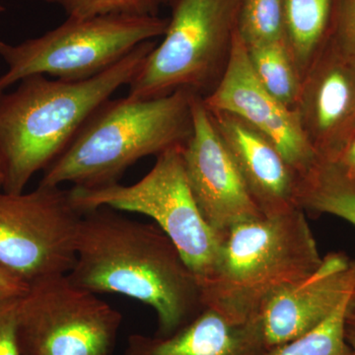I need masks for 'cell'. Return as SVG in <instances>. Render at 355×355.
<instances>
[{
    "mask_svg": "<svg viewBox=\"0 0 355 355\" xmlns=\"http://www.w3.org/2000/svg\"><path fill=\"white\" fill-rule=\"evenodd\" d=\"M335 0H282L284 40L301 79L330 38Z\"/></svg>",
    "mask_w": 355,
    "mask_h": 355,
    "instance_id": "cell-16",
    "label": "cell"
},
{
    "mask_svg": "<svg viewBox=\"0 0 355 355\" xmlns=\"http://www.w3.org/2000/svg\"><path fill=\"white\" fill-rule=\"evenodd\" d=\"M239 6L240 0H171L163 40L128 84V97L153 99L180 89L209 95L228 64Z\"/></svg>",
    "mask_w": 355,
    "mask_h": 355,
    "instance_id": "cell-6",
    "label": "cell"
},
{
    "mask_svg": "<svg viewBox=\"0 0 355 355\" xmlns=\"http://www.w3.org/2000/svg\"><path fill=\"white\" fill-rule=\"evenodd\" d=\"M246 49L250 64L261 85L280 103L294 110L302 79L284 40Z\"/></svg>",
    "mask_w": 355,
    "mask_h": 355,
    "instance_id": "cell-18",
    "label": "cell"
},
{
    "mask_svg": "<svg viewBox=\"0 0 355 355\" xmlns=\"http://www.w3.org/2000/svg\"><path fill=\"white\" fill-rule=\"evenodd\" d=\"M69 279L96 294L114 293L153 308L157 336L176 333L205 306L197 275L156 225L101 207L84 212Z\"/></svg>",
    "mask_w": 355,
    "mask_h": 355,
    "instance_id": "cell-1",
    "label": "cell"
},
{
    "mask_svg": "<svg viewBox=\"0 0 355 355\" xmlns=\"http://www.w3.org/2000/svg\"><path fill=\"white\" fill-rule=\"evenodd\" d=\"M345 340L355 355V299L347 311L345 320Z\"/></svg>",
    "mask_w": 355,
    "mask_h": 355,
    "instance_id": "cell-26",
    "label": "cell"
},
{
    "mask_svg": "<svg viewBox=\"0 0 355 355\" xmlns=\"http://www.w3.org/2000/svg\"><path fill=\"white\" fill-rule=\"evenodd\" d=\"M83 216L70 190L62 187L0 191V266L28 284L67 275L76 261Z\"/></svg>",
    "mask_w": 355,
    "mask_h": 355,
    "instance_id": "cell-9",
    "label": "cell"
},
{
    "mask_svg": "<svg viewBox=\"0 0 355 355\" xmlns=\"http://www.w3.org/2000/svg\"><path fill=\"white\" fill-rule=\"evenodd\" d=\"M120 311L67 275L32 282L18 306L21 355H112Z\"/></svg>",
    "mask_w": 355,
    "mask_h": 355,
    "instance_id": "cell-8",
    "label": "cell"
},
{
    "mask_svg": "<svg viewBox=\"0 0 355 355\" xmlns=\"http://www.w3.org/2000/svg\"><path fill=\"white\" fill-rule=\"evenodd\" d=\"M207 110L250 196L263 216H279L299 209L300 175L277 146L237 116Z\"/></svg>",
    "mask_w": 355,
    "mask_h": 355,
    "instance_id": "cell-14",
    "label": "cell"
},
{
    "mask_svg": "<svg viewBox=\"0 0 355 355\" xmlns=\"http://www.w3.org/2000/svg\"><path fill=\"white\" fill-rule=\"evenodd\" d=\"M202 99L207 109L233 114L268 137L300 177L316 164L297 114L261 85L237 32L220 80Z\"/></svg>",
    "mask_w": 355,
    "mask_h": 355,
    "instance_id": "cell-11",
    "label": "cell"
},
{
    "mask_svg": "<svg viewBox=\"0 0 355 355\" xmlns=\"http://www.w3.org/2000/svg\"><path fill=\"white\" fill-rule=\"evenodd\" d=\"M336 163L347 176L355 178V139L350 142Z\"/></svg>",
    "mask_w": 355,
    "mask_h": 355,
    "instance_id": "cell-25",
    "label": "cell"
},
{
    "mask_svg": "<svg viewBox=\"0 0 355 355\" xmlns=\"http://www.w3.org/2000/svg\"><path fill=\"white\" fill-rule=\"evenodd\" d=\"M237 34L246 46L282 41V0H240Z\"/></svg>",
    "mask_w": 355,
    "mask_h": 355,
    "instance_id": "cell-20",
    "label": "cell"
},
{
    "mask_svg": "<svg viewBox=\"0 0 355 355\" xmlns=\"http://www.w3.org/2000/svg\"><path fill=\"white\" fill-rule=\"evenodd\" d=\"M195 95L180 89L153 99L107 100L44 170L39 184L92 189L120 183L140 159L183 147L193 133Z\"/></svg>",
    "mask_w": 355,
    "mask_h": 355,
    "instance_id": "cell-3",
    "label": "cell"
},
{
    "mask_svg": "<svg viewBox=\"0 0 355 355\" xmlns=\"http://www.w3.org/2000/svg\"><path fill=\"white\" fill-rule=\"evenodd\" d=\"M193 133L181 148L182 158L205 220L221 236L236 224L263 216L198 94L193 99Z\"/></svg>",
    "mask_w": 355,
    "mask_h": 355,
    "instance_id": "cell-10",
    "label": "cell"
},
{
    "mask_svg": "<svg viewBox=\"0 0 355 355\" xmlns=\"http://www.w3.org/2000/svg\"><path fill=\"white\" fill-rule=\"evenodd\" d=\"M4 184V165L2 161L1 155H0V191L3 188Z\"/></svg>",
    "mask_w": 355,
    "mask_h": 355,
    "instance_id": "cell-27",
    "label": "cell"
},
{
    "mask_svg": "<svg viewBox=\"0 0 355 355\" xmlns=\"http://www.w3.org/2000/svg\"><path fill=\"white\" fill-rule=\"evenodd\" d=\"M266 350L261 316L234 323L205 308L171 336L130 335L123 355H265Z\"/></svg>",
    "mask_w": 355,
    "mask_h": 355,
    "instance_id": "cell-15",
    "label": "cell"
},
{
    "mask_svg": "<svg viewBox=\"0 0 355 355\" xmlns=\"http://www.w3.org/2000/svg\"><path fill=\"white\" fill-rule=\"evenodd\" d=\"M322 261L304 210L236 224L221 235L216 263L200 282L203 306L234 323L250 321Z\"/></svg>",
    "mask_w": 355,
    "mask_h": 355,
    "instance_id": "cell-4",
    "label": "cell"
},
{
    "mask_svg": "<svg viewBox=\"0 0 355 355\" xmlns=\"http://www.w3.org/2000/svg\"><path fill=\"white\" fill-rule=\"evenodd\" d=\"M155 44H139L111 69L87 80L64 81L39 74L0 93L2 191L23 193L37 173L64 153L96 110L128 86Z\"/></svg>",
    "mask_w": 355,
    "mask_h": 355,
    "instance_id": "cell-2",
    "label": "cell"
},
{
    "mask_svg": "<svg viewBox=\"0 0 355 355\" xmlns=\"http://www.w3.org/2000/svg\"><path fill=\"white\" fill-rule=\"evenodd\" d=\"M182 147L157 156L150 171L132 184L70 189L72 202L83 214L107 207L153 219L178 248L198 282L216 263L221 236L203 218L184 173Z\"/></svg>",
    "mask_w": 355,
    "mask_h": 355,
    "instance_id": "cell-7",
    "label": "cell"
},
{
    "mask_svg": "<svg viewBox=\"0 0 355 355\" xmlns=\"http://www.w3.org/2000/svg\"><path fill=\"white\" fill-rule=\"evenodd\" d=\"M169 18L107 14L69 17L62 25L18 44L0 41L6 70L0 93L32 76L83 81L99 76L139 44L164 36Z\"/></svg>",
    "mask_w": 355,
    "mask_h": 355,
    "instance_id": "cell-5",
    "label": "cell"
},
{
    "mask_svg": "<svg viewBox=\"0 0 355 355\" xmlns=\"http://www.w3.org/2000/svg\"><path fill=\"white\" fill-rule=\"evenodd\" d=\"M354 294L347 296L335 312L314 330L268 349L265 355H354L345 336V316L354 302Z\"/></svg>",
    "mask_w": 355,
    "mask_h": 355,
    "instance_id": "cell-19",
    "label": "cell"
},
{
    "mask_svg": "<svg viewBox=\"0 0 355 355\" xmlns=\"http://www.w3.org/2000/svg\"><path fill=\"white\" fill-rule=\"evenodd\" d=\"M60 7L69 17L88 18L107 14L156 16L171 0H41Z\"/></svg>",
    "mask_w": 355,
    "mask_h": 355,
    "instance_id": "cell-21",
    "label": "cell"
},
{
    "mask_svg": "<svg viewBox=\"0 0 355 355\" xmlns=\"http://www.w3.org/2000/svg\"><path fill=\"white\" fill-rule=\"evenodd\" d=\"M19 300L0 298V355H21L17 334Z\"/></svg>",
    "mask_w": 355,
    "mask_h": 355,
    "instance_id": "cell-23",
    "label": "cell"
},
{
    "mask_svg": "<svg viewBox=\"0 0 355 355\" xmlns=\"http://www.w3.org/2000/svg\"><path fill=\"white\" fill-rule=\"evenodd\" d=\"M29 284L0 266V298L21 297Z\"/></svg>",
    "mask_w": 355,
    "mask_h": 355,
    "instance_id": "cell-24",
    "label": "cell"
},
{
    "mask_svg": "<svg viewBox=\"0 0 355 355\" xmlns=\"http://www.w3.org/2000/svg\"><path fill=\"white\" fill-rule=\"evenodd\" d=\"M355 292V260L343 253L324 257L315 272L273 296L261 312L266 349L314 330Z\"/></svg>",
    "mask_w": 355,
    "mask_h": 355,
    "instance_id": "cell-13",
    "label": "cell"
},
{
    "mask_svg": "<svg viewBox=\"0 0 355 355\" xmlns=\"http://www.w3.org/2000/svg\"><path fill=\"white\" fill-rule=\"evenodd\" d=\"M347 57L355 60V0H335L330 38Z\"/></svg>",
    "mask_w": 355,
    "mask_h": 355,
    "instance_id": "cell-22",
    "label": "cell"
},
{
    "mask_svg": "<svg viewBox=\"0 0 355 355\" xmlns=\"http://www.w3.org/2000/svg\"><path fill=\"white\" fill-rule=\"evenodd\" d=\"M294 111L320 162H336L355 139V60L330 40L303 76Z\"/></svg>",
    "mask_w": 355,
    "mask_h": 355,
    "instance_id": "cell-12",
    "label": "cell"
},
{
    "mask_svg": "<svg viewBox=\"0 0 355 355\" xmlns=\"http://www.w3.org/2000/svg\"><path fill=\"white\" fill-rule=\"evenodd\" d=\"M6 0H0V15L6 11V4H4Z\"/></svg>",
    "mask_w": 355,
    "mask_h": 355,
    "instance_id": "cell-28",
    "label": "cell"
},
{
    "mask_svg": "<svg viewBox=\"0 0 355 355\" xmlns=\"http://www.w3.org/2000/svg\"><path fill=\"white\" fill-rule=\"evenodd\" d=\"M297 205L302 210L340 217L355 226V178L347 176L336 162L317 161L300 177Z\"/></svg>",
    "mask_w": 355,
    "mask_h": 355,
    "instance_id": "cell-17",
    "label": "cell"
}]
</instances>
